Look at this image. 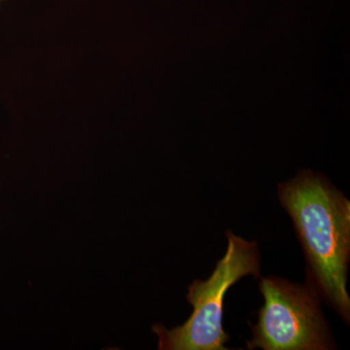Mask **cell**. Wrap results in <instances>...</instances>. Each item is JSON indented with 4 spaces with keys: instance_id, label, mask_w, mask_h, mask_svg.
I'll list each match as a JSON object with an SVG mask.
<instances>
[{
    "instance_id": "4",
    "label": "cell",
    "mask_w": 350,
    "mask_h": 350,
    "mask_svg": "<svg viewBox=\"0 0 350 350\" xmlns=\"http://www.w3.org/2000/svg\"><path fill=\"white\" fill-rule=\"evenodd\" d=\"M1 1H2V0H0V2H1Z\"/></svg>"
},
{
    "instance_id": "2",
    "label": "cell",
    "mask_w": 350,
    "mask_h": 350,
    "mask_svg": "<svg viewBox=\"0 0 350 350\" xmlns=\"http://www.w3.org/2000/svg\"><path fill=\"white\" fill-rule=\"evenodd\" d=\"M228 247L206 282L196 280L188 287L187 301L194 310L187 321L174 329L156 324L161 350H225L230 336L223 329L224 298L230 287L246 275L260 278L257 243L226 232Z\"/></svg>"
},
{
    "instance_id": "3",
    "label": "cell",
    "mask_w": 350,
    "mask_h": 350,
    "mask_svg": "<svg viewBox=\"0 0 350 350\" xmlns=\"http://www.w3.org/2000/svg\"><path fill=\"white\" fill-rule=\"evenodd\" d=\"M265 305L252 327L248 349H333L328 324L320 308V295L312 283H291L280 278H261Z\"/></svg>"
},
{
    "instance_id": "1",
    "label": "cell",
    "mask_w": 350,
    "mask_h": 350,
    "mask_svg": "<svg viewBox=\"0 0 350 350\" xmlns=\"http://www.w3.org/2000/svg\"><path fill=\"white\" fill-rule=\"evenodd\" d=\"M278 195L305 251L308 280L349 324V200L327 177L310 170L280 184Z\"/></svg>"
}]
</instances>
